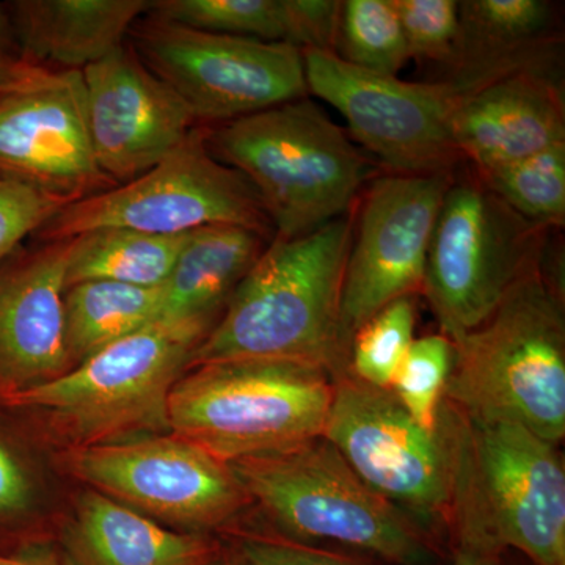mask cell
<instances>
[{
    "instance_id": "cell-20",
    "label": "cell",
    "mask_w": 565,
    "mask_h": 565,
    "mask_svg": "<svg viewBox=\"0 0 565 565\" xmlns=\"http://www.w3.org/2000/svg\"><path fill=\"white\" fill-rule=\"evenodd\" d=\"M20 55L33 65L82 71L125 44L147 0H18L7 7Z\"/></svg>"
},
{
    "instance_id": "cell-30",
    "label": "cell",
    "mask_w": 565,
    "mask_h": 565,
    "mask_svg": "<svg viewBox=\"0 0 565 565\" xmlns=\"http://www.w3.org/2000/svg\"><path fill=\"white\" fill-rule=\"evenodd\" d=\"M415 61L445 66L459 33L456 0H390Z\"/></svg>"
},
{
    "instance_id": "cell-19",
    "label": "cell",
    "mask_w": 565,
    "mask_h": 565,
    "mask_svg": "<svg viewBox=\"0 0 565 565\" xmlns=\"http://www.w3.org/2000/svg\"><path fill=\"white\" fill-rule=\"evenodd\" d=\"M563 32L545 0H463L444 82L459 96L522 73L553 74Z\"/></svg>"
},
{
    "instance_id": "cell-4",
    "label": "cell",
    "mask_w": 565,
    "mask_h": 565,
    "mask_svg": "<svg viewBox=\"0 0 565 565\" xmlns=\"http://www.w3.org/2000/svg\"><path fill=\"white\" fill-rule=\"evenodd\" d=\"M457 414V542L493 557L519 550L535 565H565V470L557 445L511 423Z\"/></svg>"
},
{
    "instance_id": "cell-38",
    "label": "cell",
    "mask_w": 565,
    "mask_h": 565,
    "mask_svg": "<svg viewBox=\"0 0 565 565\" xmlns=\"http://www.w3.org/2000/svg\"><path fill=\"white\" fill-rule=\"evenodd\" d=\"M211 565H241L236 559L234 561H218L215 559Z\"/></svg>"
},
{
    "instance_id": "cell-22",
    "label": "cell",
    "mask_w": 565,
    "mask_h": 565,
    "mask_svg": "<svg viewBox=\"0 0 565 565\" xmlns=\"http://www.w3.org/2000/svg\"><path fill=\"white\" fill-rule=\"evenodd\" d=\"M266 239L253 230L233 225L204 226L189 233L162 285L158 321L215 319L266 248Z\"/></svg>"
},
{
    "instance_id": "cell-16",
    "label": "cell",
    "mask_w": 565,
    "mask_h": 565,
    "mask_svg": "<svg viewBox=\"0 0 565 565\" xmlns=\"http://www.w3.org/2000/svg\"><path fill=\"white\" fill-rule=\"evenodd\" d=\"M0 177L70 203L115 188L93 151L81 71L0 98Z\"/></svg>"
},
{
    "instance_id": "cell-13",
    "label": "cell",
    "mask_w": 565,
    "mask_h": 565,
    "mask_svg": "<svg viewBox=\"0 0 565 565\" xmlns=\"http://www.w3.org/2000/svg\"><path fill=\"white\" fill-rule=\"evenodd\" d=\"M65 463L96 492L193 531L230 522L250 501L228 463L173 434L81 446Z\"/></svg>"
},
{
    "instance_id": "cell-24",
    "label": "cell",
    "mask_w": 565,
    "mask_h": 565,
    "mask_svg": "<svg viewBox=\"0 0 565 565\" xmlns=\"http://www.w3.org/2000/svg\"><path fill=\"white\" fill-rule=\"evenodd\" d=\"M188 236L122 228L81 234L71 239L66 288L96 280L158 288L172 273Z\"/></svg>"
},
{
    "instance_id": "cell-32",
    "label": "cell",
    "mask_w": 565,
    "mask_h": 565,
    "mask_svg": "<svg viewBox=\"0 0 565 565\" xmlns=\"http://www.w3.org/2000/svg\"><path fill=\"white\" fill-rule=\"evenodd\" d=\"M236 561L241 565H355L321 550L262 535L241 539Z\"/></svg>"
},
{
    "instance_id": "cell-25",
    "label": "cell",
    "mask_w": 565,
    "mask_h": 565,
    "mask_svg": "<svg viewBox=\"0 0 565 565\" xmlns=\"http://www.w3.org/2000/svg\"><path fill=\"white\" fill-rule=\"evenodd\" d=\"M148 17L196 29L297 47L292 0H158Z\"/></svg>"
},
{
    "instance_id": "cell-11",
    "label": "cell",
    "mask_w": 565,
    "mask_h": 565,
    "mask_svg": "<svg viewBox=\"0 0 565 565\" xmlns=\"http://www.w3.org/2000/svg\"><path fill=\"white\" fill-rule=\"evenodd\" d=\"M132 47L196 122L237 120L307 98L302 51L154 20L136 22Z\"/></svg>"
},
{
    "instance_id": "cell-15",
    "label": "cell",
    "mask_w": 565,
    "mask_h": 565,
    "mask_svg": "<svg viewBox=\"0 0 565 565\" xmlns=\"http://www.w3.org/2000/svg\"><path fill=\"white\" fill-rule=\"evenodd\" d=\"M81 74L93 151L115 185L158 166L196 128L180 96L132 46L121 44Z\"/></svg>"
},
{
    "instance_id": "cell-14",
    "label": "cell",
    "mask_w": 565,
    "mask_h": 565,
    "mask_svg": "<svg viewBox=\"0 0 565 565\" xmlns=\"http://www.w3.org/2000/svg\"><path fill=\"white\" fill-rule=\"evenodd\" d=\"M455 173L385 174L353 218L341 296L344 344L386 305L422 292L427 253Z\"/></svg>"
},
{
    "instance_id": "cell-10",
    "label": "cell",
    "mask_w": 565,
    "mask_h": 565,
    "mask_svg": "<svg viewBox=\"0 0 565 565\" xmlns=\"http://www.w3.org/2000/svg\"><path fill=\"white\" fill-rule=\"evenodd\" d=\"M212 225L274 232L250 182L215 159L206 129L195 128L147 173L63 207L40 236L55 243L104 228L178 236Z\"/></svg>"
},
{
    "instance_id": "cell-2",
    "label": "cell",
    "mask_w": 565,
    "mask_h": 565,
    "mask_svg": "<svg viewBox=\"0 0 565 565\" xmlns=\"http://www.w3.org/2000/svg\"><path fill=\"white\" fill-rule=\"evenodd\" d=\"M445 403L465 418L511 423L559 445L565 435V318L544 259L489 318L452 341Z\"/></svg>"
},
{
    "instance_id": "cell-26",
    "label": "cell",
    "mask_w": 565,
    "mask_h": 565,
    "mask_svg": "<svg viewBox=\"0 0 565 565\" xmlns=\"http://www.w3.org/2000/svg\"><path fill=\"white\" fill-rule=\"evenodd\" d=\"M479 180L512 211L539 228H563L565 223V143L478 173Z\"/></svg>"
},
{
    "instance_id": "cell-31",
    "label": "cell",
    "mask_w": 565,
    "mask_h": 565,
    "mask_svg": "<svg viewBox=\"0 0 565 565\" xmlns=\"http://www.w3.org/2000/svg\"><path fill=\"white\" fill-rule=\"evenodd\" d=\"M70 202L0 177V266L29 234L41 232Z\"/></svg>"
},
{
    "instance_id": "cell-27",
    "label": "cell",
    "mask_w": 565,
    "mask_h": 565,
    "mask_svg": "<svg viewBox=\"0 0 565 565\" xmlns=\"http://www.w3.org/2000/svg\"><path fill=\"white\" fill-rule=\"evenodd\" d=\"M334 54L359 68L394 76L412 61L390 0L341 2Z\"/></svg>"
},
{
    "instance_id": "cell-18",
    "label": "cell",
    "mask_w": 565,
    "mask_h": 565,
    "mask_svg": "<svg viewBox=\"0 0 565 565\" xmlns=\"http://www.w3.org/2000/svg\"><path fill=\"white\" fill-rule=\"evenodd\" d=\"M452 137L460 159L478 173L565 143V104L556 76L515 74L460 96Z\"/></svg>"
},
{
    "instance_id": "cell-1",
    "label": "cell",
    "mask_w": 565,
    "mask_h": 565,
    "mask_svg": "<svg viewBox=\"0 0 565 565\" xmlns=\"http://www.w3.org/2000/svg\"><path fill=\"white\" fill-rule=\"evenodd\" d=\"M353 218L348 212L305 236H274L193 352L188 371L277 362L322 367L333 379L348 373L341 296Z\"/></svg>"
},
{
    "instance_id": "cell-29",
    "label": "cell",
    "mask_w": 565,
    "mask_h": 565,
    "mask_svg": "<svg viewBox=\"0 0 565 565\" xmlns=\"http://www.w3.org/2000/svg\"><path fill=\"white\" fill-rule=\"evenodd\" d=\"M452 352V341L445 334L418 338L394 377L390 392L424 429L433 430L440 423Z\"/></svg>"
},
{
    "instance_id": "cell-9",
    "label": "cell",
    "mask_w": 565,
    "mask_h": 565,
    "mask_svg": "<svg viewBox=\"0 0 565 565\" xmlns=\"http://www.w3.org/2000/svg\"><path fill=\"white\" fill-rule=\"evenodd\" d=\"M322 437L360 479L416 522H451L456 490L457 414L441 405L440 423L424 429L390 390L344 373Z\"/></svg>"
},
{
    "instance_id": "cell-17",
    "label": "cell",
    "mask_w": 565,
    "mask_h": 565,
    "mask_svg": "<svg viewBox=\"0 0 565 565\" xmlns=\"http://www.w3.org/2000/svg\"><path fill=\"white\" fill-rule=\"evenodd\" d=\"M71 239L47 243L0 270V399L71 370L65 341Z\"/></svg>"
},
{
    "instance_id": "cell-34",
    "label": "cell",
    "mask_w": 565,
    "mask_h": 565,
    "mask_svg": "<svg viewBox=\"0 0 565 565\" xmlns=\"http://www.w3.org/2000/svg\"><path fill=\"white\" fill-rule=\"evenodd\" d=\"M57 73L55 70L33 65L22 57L0 55V98L47 84Z\"/></svg>"
},
{
    "instance_id": "cell-12",
    "label": "cell",
    "mask_w": 565,
    "mask_h": 565,
    "mask_svg": "<svg viewBox=\"0 0 565 565\" xmlns=\"http://www.w3.org/2000/svg\"><path fill=\"white\" fill-rule=\"evenodd\" d=\"M302 57L308 93L340 111L349 137L393 173H455L462 161L452 137L460 96L451 85L359 68L330 51Z\"/></svg>"
},
{
    "instance_id": "cell-3",
    "label": "cell",
    "mask_w": 565,
    "mask_h": 565,
    "mask_svg": "<svg viewBox=\"0 0 565 565\" xmlns=\"http://www.w3.org/2000/svg\"><path fill=\"white\" fill-rule=\"evenodd\" d=\"M206 143L250 182L280 237L343 217L373 173L364 151L308 98L215 125Z\"/></svg>"
},
{
    "instance_id": "cell-35",
    "label": "cell",
    "mask_w": 565,
    "mask_h": 565,
    "mask_svg": "<svg viewBox=\"0 0 565 565\" xmlns=\"http://www.w3.org/2000/svg\"><path fill=\"white\" fill-rule=\"evenodd\" d=\"M0 55L21 57L9 10H7V7H3L2 3H0Z\"/></svg>"
},
{
    "instance_id": "cell-28",
    "label": "cell",
    "mask_w": 565,
    "mask_h": 565,
    "mask_svg": "<svg viewBox=\"0 0 565 565\" xmlns=\"http://www.w3.org/2000/svg\"><path fill=\"white\" fill-rule=\"evenodd\" d=\"M415 323L414 297L386 305L353 334L348 373L363 384L392 390L397 370L414 343Z\"/></svg>"
},
{
    "instance_id": "cell-33",
    "label": "cell",
    "mask_w": 565,
    "mask_h": 565,
    "mask_svg": "<svg viewBox=\"0 0 565 565\" xmlns=\"http://www.w3.org/2000/svg\"><path fill=\"white\" fill-rule=\"evenodd\" d=\"M35 487L18 449L0 435V526L22 519L33 505Z\"/></svg>"
},
{
    "instance_id": "cell-21",
    "label": "cell",
    "mask_w": 565,
    "mask_h": 565,
    "mask_svg": "<svg viewBox=\"0 0 565 565\" xmlns=\"http://www.w3.org/2000/svg\"><path fill=\"white\" fill-rule=\"evenodd\" d=\"M66 548L73 565H211L217 559L200 535L167 530L96 490L77 501Z\"/></svg>"
},
{
    "instance_id": "cell-6",
    "label": "cell",
    "mask_w": 565,
    "mask_h": 565,
    "mask_svg": "<svg viewBox=\"0 0 565 565\" xmlns=\"http://www.w3.org/2000/svg\"><path fill=\"white\" fill-rule=\"evenodd\" d=\"M333 377L310 364H203L169 397V430L225 463L289 451L322 437Z\"/></svg>"
},
{
    "instance_id": "cell-7",
    "label": "cell",
    "mask_w": 565,
    "mask_h": 565,
    "mask_svg": "<svg viewBox=\"0 0 565 565\" xmlns=\"http://www.w3.org/2000/svg\"><path fill=\"white\" fill-rule=\"evenodd\" d=\"M250 500L294 535L352 546L394 565H427L418 523L364 484L323 437L228 463Z\"/></svg>"
},
{
    "instance_id": "cell-36",
    "label": "cell",
    "mask_w": 565,
    "mask_h": 565,
    "mask_svg": "<svg viewBox=\"0 0 565 565\" xmlns=\"http://www.w3.org/2000/svg\"><path fill=\"white\" fill-rule=\"evenodd\" d=\"M452 565H497V557L475 548V546L457 542L455 561Z\"/></svg>"
},
{
    "instance_id": "cell-23",
    "label": "cell",
    "mask_w": 565,
    "mask_h": 565,
    "mask_svg": "<svg viewBox=\"0 0 565 565\" xmlns=\"http://www.w3.org/2000/svg\"><path fill=\"white\" fill-rule=\"evenodd\" d=\"M162 286L84 281L65 294V341L71 367L115 341L158 321Z\"/></svg>"
},
{
    "instance_id": "cell-5",
    "label": "cell",
    "mask_w": 565,
    "mask_h": 565,
    "mask_svg": "<svg viewBox=\"0 0 565 565\" xmlns=\"http://www.w3.org/2000/svg\"><path fill=\"white\" fill-rule=\"evenodd\" d=\"M215 319L156 321L54 381L0 399L41 412L74 448L169 430V397Z\"/></svg>"
},
{
    "instance_id": "cell-37",
    "label": "cell",
    "mask_w": 565,
    "mask_h": 565,
    "mask_svg": "<svg viewBox=\"0 0 565 565\" xmlns=\"http://www.w3.org/2000/svg\"><path fill=\"white\" fill-rule=\"evenodd\" d=\"M0 565H54L39 557H29L20 555H10V553H0Z\"/></svg>"
},
{
    "instance_id": "cell-8",
    "label": "cell",
    "mask_w": 565,
    "mask_h": 565,
    "mask_svg": "<svg viewBox=\"0 0 565 565\" xmlns=\"http://www.w3.org/2000/svg\"><path fill=\"white\" fill-rule=\"evenodd\" d=\"M546 233L498 199L478 174L452 178L435 222L422 289L441 334L456 341L481 326L544 259Z\"/></svg>"
}]
</instances>
